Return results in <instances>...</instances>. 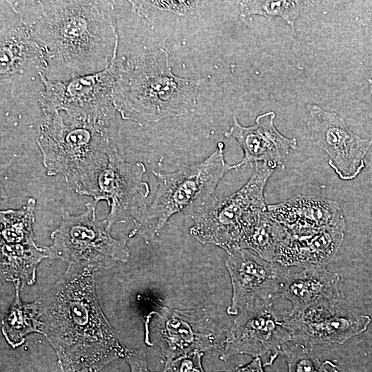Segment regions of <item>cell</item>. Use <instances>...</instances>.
Segmentation results:
<instances>
[{"label": "cell", "mask_w": 372, "mask_h": 372, "mask_svg": "<svg viewBox=\"0 0 372 372\" xmlns=\"http://www.w3.org/2000/svg\"><path fill=\"white\" fill-rule=\"evenodd\" d=\"M169 56L161 48L135 59H118L112 98L123 119L145 125L195 111L199 81L176 76Z\"/></svg>", "instance_id": "cell-3"}, {"label": "cell", "mask_w": 372, "mask_h": 372, "mask_svg": "<svg viewBox=\"0 0 372 372\" xmlns=\"http://www.w3.org/2000/svg\"><path fill=\"white\" fill-rule=\"evenodd\" d=\"M235 372H265L260 358H254L249 364L237 368Z\"/></svg>", "instance_id": "cell-29"}, {"label": "cell", "mask_w": 372, "mask_h": 372, "mask_svg": "<svg viewBox=\"0 0 372 372\" xmlns=\"http://www.w3.org/2000/svg\"><path fill=\"white\" fill-rule=\"evenodd\" d=\"M369 92H370L371 99V108L369 113V116L372 121V83H371L370 87H369Z\"/></svg>", "instance_id": "cell-30"}, {"label": "cell", "mask_w": 372, "mask_h": 372, "mask_svg": "<svg viewBox=\"0 0 372 372\" xmlns=\"http://www.w3.org/2000/svg\"><path fill=\"white\" fill-rule=\"evenodd\" d=\"M0 47L1 78L37 69L42 72V52L17 15L10 22L1 19Z\"/></svg>", "instance_id": "cell-19"}, {"label": "cell", "mask_w": 372, "mask_h": 372, "mask_svg": "<svg viewBox=\"0 0 372 372\" xmlns=\"http://www.w3.org/2000/svg\"><path fill=\"white\" fill-rule=\"evenodd\" d=\"M345 229L328 227L303 236L288 233L278 247L276 262L285 267H324L341 247Z\"/></svg>", "instance_id": "cell-18"}, {"label": "cell", "mask_w": 372, "mask_h": 372, "mask_svg": "<svg viewBox=\"0 0 372 372\" xmlns=\"http://www.w3.org/2000/svg\"><path fill=\"white\" fill-rule=\"evenodd\" d=\"M14 287L15 297L2 320L1 331L7 342L17 348L24 343L25 335L32 332L39 333L40 321L37 300L23 302L19 287Z\"/></svg>", "instance_id": "cell-21"}, {"label": "cell", "mask_w": 372, "mask_h": 372, "mask_svg": "<svg viewBox=\"0 0 372 372\" xmlns=\"http://www.w3.org/2000/svg\"><path fill=\"white\" fill-rule=\"evenodd\" d=\"M339 281V275L324 267H304L298 271L288 269L279 298L291 302V316L311 309L333 307L338 305L340 300Z\"/></svg>", "instance_id": "cell-17"}, {"label": "cell", "mask_w": 372, "mask_h": 372, "mask_svg": "<svg viewBox=\"0 0 372 372\" xmlns=\"http://www.w3.org/2000/svg\"><path fill=\"white\" fill-rule=\"evenodd\" d=\"M292 340L287 311H278L272 304H254L238 313L227 331L221 358L247 354L265 357L264 365L271 366L284 345Z\"/></svg>", "instance_id": "cell-10"}, {"label": "cell", "mask_w": 372, "mask_h": 372, "mask_svg": "<svg viewBox=\"0 0 372 372\" xmlns=\"http://www.w3.org/2000/svg\"><path fill=\"white\" fill-rule=\"evenodd\" d=\"M275 118L274 112H267L258 115L254 125L243 126L233 116L232 125L224 136L235 139L243 150L244 157L236 164L238 168L259 162L275 169L281 167L290 149H297V139L282 134L275 126Z\"/></svg>", "instance_id": "cell-15"}, {"label": "cell", "mask_w": 372, "mask_h": 372, "mask_svg": "<svg viewBox=\"0 0 372 372\" xmlns=\"http://www.w3.org/2000/svg\"><path fill=\"white\" fill-rule=\"evenodd\" d=\"M145 172L143 163L125 161L112 147L107 165L99 177L92 197L97 204L107 201L110 212L105 220L110 231L116 223L132 220L134 229L140 225L147 208L145 200L150 192L149 184L143 180Z\"/></svg>", "instance_id": "cell-11"}, {"label": "cell", "mask_w": 372, "mask_h": 372, "mask_svg": "<svg viewBox=\"0 0 372 372\" xmlns=\"http://www.w3.org/2000/svg\"><path fill=\"white\" fill-rule=\"evenodd\" d=\"M267 211L291 236H308L328 227L346 228L345 218L338 203L318 196H294L267 205Z\"/></svg>", "instance_id": "cell-16"}, {"label": "cell", "mask_w": 372, "mask_h": 372, "mask_svg": "<svg viewBox=\"0 0 372 372\" xmlns=\"http://www.w3.org/2000/svg\"><path fill=\"white\" fill-rule=\"evenodd\" d=\"M37 144L48 176L62 175L80 195L93 197L109 161L107 123L69 118L44 111Z\"/></svg>", "instance_id": "cell-4"}, {"label": "cell", "mask_w": 372, "mask_h": 372, "mask_svg": "<svg viewBox=\"0 0 372 372\" xmlns=\"http://www.w3.org/2000/svg\"><path fill=\"white\" fill-rule=\"evenodd\" d=\"M117 72L116 57L103 71L65 82L48 81L39 72L44 85L39 98L43 112L63 111L69 118L108 123L116 111L112 89Z\"/></svg>", "instance_id": "cell-9"}, {"label": "cell", "mask_w": 372, "mask_h": 372, "mask_svg": "<svg viewBox=\"0 0 372 372\" xmlns=\"http://www.w3.org/2000/svg\"><path fill=\"white\" fill-rule=\"evenodd\" d=\"M313 348L300 342L290 341L282 349L287 372H339V366L330 360L324 362L313 354Z\"/></svg>", "instance_id": "cell-25"}, {"label": "cell", "mask_w": 372, "mask_h": 372, "mask_svg": "<svg viewBox=\"0 0 372 372\" xmlns=\"http://www.w3.org/2000/svg\"><path fill=\"white\" fill-rule=\"evenodd\" d=\"M48 258L45 247H38L34 240L17 243L1 242V272L5 280L22 290L36 280L37 267Z\"/></svg>", "instance_id": "cell-20"}, {"label": "cell", "mask_w": 372, "mask_h": 372, "mask_svg": "<svg viewBox=\"0 0 372 372\" xmlns=\"http://www.w3.org/2000/svg\"><path fill=\"white\" fill-rule=\"evenodd\" d=\"M78 372H97V371H92V370H88V369H82Z\"/></svg>", "instance_id": "cell-31"}, {"label": "cell", "mask_w": 372, "mask_h": 372, "mask_svg": "<svg viewBox=\"0 0 372 372\" xmlns=\"http://www.w3.org/2000/svg\"><path fill=\"white\" fill-rule=\"evenodd\" d=\"M287 234L285 228L272 220L266 211L244 239L242 249L252 250L260 258L276 262L278 247Z\"/></svg>", "instance_id": "cell-22"}, {"label": "cell", "mask_w": 372, "mask_h": 372, "mask_svg": "<svg viewBox=\"0 0 372 372\" xmlns=\"http://www.w3.org/2000/svg\"><path fill=\"white\" fill-rule=\"evenodd\" d=\"M289 315L292 341L304 342L313 348L327 343L342 344L365 331L371 321L369 316L341 309L338 305L309 310L298 316Z\"/></svg>", "instance_id": "cell-14"}, {"label": "cell", "mask_w": 372, "mask_h": 372, "mask_svg": "<svg viewBox=\"0 0 372 372\" xmlns=\"http://www.w3.org/2000/svg\"><path fill=\"white\" fill-rule=\"evenodd\" d=\"M307 127L312 143L328 156V164L344 180L355 178L365 167L372 139L352 132L340 115L309 104Z\"/></svg>", "instance_id": "cell-12"}, {"label": "cell", "mask_w": 372, "mask_h": 372, "mask_svg": "<svg viewBox=\"0 0 372 372\" xmlns=\"http://www.w3.org/2000/svg\"><path fill=\"white\" fill-rule=\"evenodd\" d=\"M96 205L94 200L86 203V210L78 216L63 211L59 226L51 234L52 243L45 246L49 258L83 262L97 270L127 261L126 240L113 238L106 220L96 219Z\"/></svg>", "instance_id": "cell-7"}, {"label": "cell", "mask_w": 372, "mask_h": 372, "mask_svg": "<svg viewBox=\"0 0 372 372\" xmlns=\"http://www.w3.org/2000/svg\"><path fill=\"white\" fill-rule=\"evenodd\" d=\"M204 352L194 351L165 363L164 372H205L202 366Z\"/></svg>", "instance_id": "cell-27"}, {"label": "cell", "mask_w": 372, "mask_h": 372, "mask_svg": "<svg viewBox=\"0 0 372 372\" xmlns=\"http://www.w3.org/2000/svg\"><path fill=\"white\" fill-rule=\"evenodd\" d=\"M223 142L205 160L190 165H182L173 172L152 171L158 187L140 225L130 236H141L155 241L169 218L183 212L191 218L214 201L213 196L220 179L228 172L238 169L225 160Z\"/></svg>", "instance_id": "cell-5"}, {"label": "cell", "mask_w": 372, "mask_h": 372, "mask_svg": "<svg viewBox=\"0 0 372 372\" xmlns=\"http://www.w3.org/2000/svg\"><path fill=\"white\" fill-rule=\"evenodd\" d=\"M156 307L145 319V341L161 348L165 363L194 351L223 350L227 331L214 323L205 309Z\"/></svg>", "instance_id": "cell-8"}, {"label": "cell", "mask_w": 372, "mask_h": 372, "mask_svg": "<svg viewBox=\"0 0 372 372\" xmlns=\"http://www.w3.org/2000/svg\"><path fill=\"white\" fill-rule=\"evenodd\" d=\"M232 285L229 315L238 313L254 304H273L280 291L288 267L267 261L249 249L236 250L225 260Z\"/></svg>", "instance_id": "cell-13"}, {"label": "cell", "mask_w": 372, "mask_h": 372, "mask_svg": "<svg viewBox=\"0 0 372 372\" xmlns=\"http://www.w3.org/2000/svg\"><path fill=\"white\" fill-rule=\"evenodd\" d=\"M96 271L88 264H69L52 289L37 300L39 333L54 349L61 372H98L130 351L100 307Z\"/></svg>", "instance_id": "cell-2"}, {"label": "cell", "mask_w": 372, "mask_h": 372, "mask_svg": "<svg viewBox=\"0 0 372 372\" xmlns=\"http://www.w3.org/2000/svg\"><path fill=\"white\" fill-rule=\"evenodd\" d=\"M36 200L30 198L19 209L1 211V242L17 243L34 240V210Z\"/></svg>", "instance_id": "cell-24"}, {"label": "cell", "mask_w": 372, "mask_h": 372, "mask_svg": "<svg viewBox=\"0 0 372 372\" xmlns=\"http://www.w3.org/2000/svg\"><path fill=\"white\" fill-rule=\"evenodd\" d=\"M125 358L130 365L131 372H152L147 369L145 360L136 352L130 350Z\"/></svg>", "instance_id": "cell-28"}, {"label": "cell", "mask_w": 372, "mask_h": 372, "mask_svg": "<svg viewBox=\"0 0 372 372\" xmlns=\"http://www.w3.org/2000/svg\"><path fill=\"white\" fill-rule=\"evenodd\" d=\"M132 11L140 17L149 18L158 12H168L180 16L191 14L197 8L196 1H128Z\"/></svg>", "instance_id": "cell-26"}, {"label": "cell", "mask_w": 372, "mask_h": 372, "mask_svg": "<svg viewBox=\"0 0 372 372\" xmlns=\"http://www.w3.org/2000/svg\"><path fill=\"white\" fill-rule=\"evenodd\" d=\"M275 169L266 163H256L251 176L239 190L192 217L190 235L227 254L242 249L245 238L267 211L264 191Z\"/></svg>", "instance_id": "cell-6"}, {"label": "cell", "mask_w": 372, "mask_h": 372, "mask_svg": "<svg viewBox=\"0 0 372 372\" xmlns=\"http://www.w3.org/2000/svg\"><path fill=\"white\" fill-rule=\"evenodd\" d=\"M43 56L40 72L65 82L108 68L118 37L110 1H8Z\"/></svg>", "instance_id": "cell-1"}, {"label": "cell", "mask_w": 372, "mask_h": 372, "mask_svg": "<svg viewBox=\"0 0 372 372\" xmlns=\"http://www.w3.org/2000/svg\"><path fill=\"white\" fill-rule=\"evenodd\" d=\"M315 2L309 1H242L240 15L265 17L268 20L280 17L291 27L302 14L306 12Z\"/></svg>", "instance_id": "cell-23"}]
</instances>
